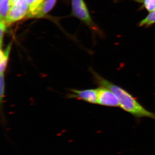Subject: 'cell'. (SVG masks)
<instances>
[{
    "label": "cell",
    "mask_w": 155,
    "mask_h": 155,
    "mask_svg": "<svg viewBox=\"0 0 155 155\" xmlns=\"http://www.w3.org/2000/svg\"><path fill=\"white\" fill-rule=\"evenodd\" d=\"M95 82L101 87L110 90L116 95L120 107L137 119L148 118L155 120V113L148 110L133 96L127 91L104 78L92 69H90Z\"/></svg>",
    "instance_id": "1"
},
{
    "label": "cell",
    "mask_w": 155,
    "mask_h": 155,
    "mask_svg": "<svg viewBox=\"0 0 155 155\" xmlns=\"http://www.w3.org/2000/svg\"><path fill=\"white\" fill-rule=\"evenodd\" d=\"M29 8L26 0H19L11 6L6 24H10L19 21L27 15Z\"/></svg>",
    "instance_id": "2"
},
{
    "label": "cell",
    "mask_w": 155,
    "mask_h": 155,
    "mask_svg": "<svg viewBox=\"0 0 155 155\" xmlns=\"http://www.w3.org/2000/svg\"><path fill=\"white\" fill-rule=\"evenodd\" d=\"M97 104L104 107H119L120 103L118 98L110 90L104 87L97 88Z\"/></svg>",
    "instance_id": "3"
},
{
    "label": "cell",
    "mask_w": 155,
    "mask_h": 155,
    "mask_svg": "<svg viewBox=\"0 0 155 155\" xmlns=\"http://www.w3.org/2000/svg\"><path fill=\"white\" fill-rule=\"evenodd\" d=\"M72 11L75 17L79 18L87 25L91 26L93 29L97 30L90 16L88 10L83 0H72Z\"/></svg>",
    "instance_id": "4"
},
{
    "label": "cell",
    "mask_w": 155,
    "mask_h": 155,
    "mask_svg": "<svg viewBox=\"0 0 155 155\" xmlns=\"http://www.w3.org/2000/svg\"><path fill=\"white\" fill-rule=\"evenodd\" d=\"M68 97L70 98L82 100L90 104H97V88L85 90L71 89Z\"/></svg>",
    "instance_id": "5"
},
{
    "label": "cell",
    "mask_w": 155,
    "mask_h": 155,
    "mask_svg": "<svg viewBox=\"0 0 155 155\" xmlns=\"http://www.w3.org/2000/svg\"><path fill=\"white\" fill-rule=\"evenodd\" d=\"M56 0H43L37 7L31 12H28L27 16L30 17H41L47 14L53 8Z\"/></svg>",
    "instance_id": "6"
},
{
    "label": "cell",
    "mask_w": 155,
    "mask_h": 155,
    "mask_svg": "<svg viewBox=\"0 0 155 155\" xmlns=\"http://www.w3.org/2000/svg\"><path fill=\"white\" fill-rule=\"evenodd\" d=\"M11 44L9 45L8 47L6 48L5 51L3 52L1 49V60H0V69H1V74H4L7 69L8 61L9 56L10 55V51L11 49Z\"/></svg>",
    "instance_id": "7"
},
{
    "label": "cell",
    "mask_w": 155,
    "mask_h": 155,
    "mask_svg": "<svg viewBox=\"0 0 155 155\" xmlns=\"http://www.w3.org/2000/svg\"><path fill=\"white\" fill-rule=\"evenodd\" d=\"M11 7V0H0L1 22H5L6 24V20Z\"/></svg>",
    "instance_id": "8"
},
{
    "label": "cell",
    "mask_w": 155,
    "mask_h": 155,
    "mask_svg": "<svg viewBox=\"0 0 155 155\" xmlns=\"http://www.w3.org/2000/svg\"><path fill=\"white\" fill-rule=\"evenodd\" d=\"M155 23V9L150 12V14L143 20L140 22L139 25L140 26H150Z\"/></svg>",
    "instance_id": "9"
},
{
    "label": "cell",
    "mask_w": 155,
    "mask_h": 155,
    "mask_svg": "<svg viewBox=\"0 0 155 155\" xmlns=\"http://www.w3.org/2000/svg\"><path fill=\"white\" fill-rule=\"evenodd\" d=\"M138 2L143 3L145 8L150 12L155 9V0H134Z\"/></svg>",
    "instance_id": "10"
},
{
    "label": "cell",
    "mask_w": 155,
    "mask_h": 155,
    "mask_svg": "<svg viewBox=\"0 0 155 155\" xmlns=\"http://www.w3.org/2000/svg\"><path fill=\"white\" fill-rule=\"evenodd\" d=\"M5 80L4 74H1L0 78V97L1 104L3 101L5 92Z\"/></svg>",
    "instance_id": "11"
},
{
    "label": "cell",
    "mask_w": 155,
    "mask_h": 155,
    "mask_svg": "<svg viewBox=\"0 0 155 155\" xmlns=\"http://www.w3.org/2000/svg\"><path fill=\"white\" fill-rule=\"evenodd\" d=\"M28 6L29 12L33 11L40 4L43 0H26Z\"/></svg>",
    "instance_id": "12"
},
{
    "label": "cell",
    "mask_w": 155,
    "mask_h": 155,
    "mask_svg": "<svg viewBox=\"0 0 155 155\" xmlns=\"http://www.w3.org/2000/svg\"><path fill=\"white\" fill-rule=\"evenodd\" d=\"M6 24L5 22H1L0 23V29H1V47L2 48V41H3V38L4 36V32H5V31L6 29Z\"/></svg>",
    "instance_id": "13"
},
{
    "label": "cell",
    "mask_w": 155,
    "mask_h": 155,
    "mask_svg": "<svg viewBox=\"0 0 155 155\" xmlns=\"http://www.w3.org/2000/svg\"><path fill=\"white\" fill-rule=\"evenodd\" d=\"M18 1H19V0H11V6L14 5V3H16Z\"/></svg>",
    "instance_id": "14"
}]
</instances>
